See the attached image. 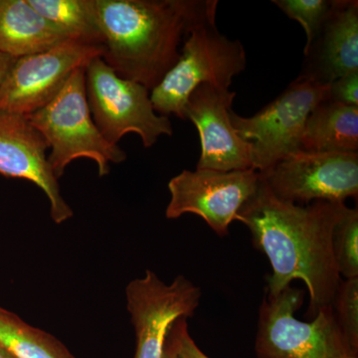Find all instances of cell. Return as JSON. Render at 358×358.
<instances>
[{
	"label": "cell",
	"instance_id": "1",
	"mask_svg": "<svg viewBox=\"0 0 358 358\" xmlns=\"http://www.w3.org/2000/svg\"><path fill=\"white\" fill-rule=\"evenodd\" d=\"M348 208L345 203L317 201L298 205L282 201L260 176L256 192L235 221L248 228L252 242L270 261L267 296H277L301 280L308 289V315L333 303L341 282L333 254V232Z\"/></svg>",
	"mask_w": 358,
	"mask_h": 358
},
{
	"label": "cell",
	"instance_id": "2",
	"mask_svg": "<svg viewBox=\"0 0 358 358\" xmlns=\"http://www.w3.org/2000/svg\"><path fill=\"white\" fill-rule=\"evenodd\" d=\"M102 58L124 79L152 91L180 56L190 28L217 0H95Z\"/></svg>",
	"mask_w": 358,
	"mask_h": 358
},
{
	"label": "cell",
	"instance_id": "3",
	"mask_svg": "<svg viewBox=\"0 0 358 358\" xmlns=\"http://www.w3.org/2000/svg\"><path fill=\"white\" fill-rule=\"evenodd\" d=\"M216 13L217 7L190 28L178 62L150 91V101L157 114L185 120L186 103L197 87L211 84L229 89L233 79L246 68L244 45L219 31Z\"/></svg>",
	"mask_w": 358,
	"mask_h": 358
},
{
	"label": "cell",
	"instance_id": "4",
	"mask_svg": "<svg viewBox=\"0 0 358 358\" xmlns=\"http://www.w3.org/2000/svg\"><path fill=\"white\" fill-rule=\"evenodd\" d=\"M25 117L51 148L48 162L58 179L77 159L94 160L100 176L109 174L110 164L127 159L126 152L106 140L94 122L87 101L85 68L71 75L50 103Z\"/></svg>",
	"mask_w": 358,
	"mask_h": 358
},
{
	"label": "cell",
	"instance_id": "5",
	"mask_svg": "<svg viewBox=\"0 0 358 358\" xmlns=\"http://www.w3.org/2000/svg\"><path fill=\"white\" fill-rule=\"evenodd\" d=\"M303 289L289 286L267 296L259 308L257 358H358L338 326L333 306L322 307L310 322L296 319Z\"/></svg>",
	"mask_w": 358,
	"mask_h": 358
},
{
	"label": "cell",
	"instance_id": "6",
	"mask_svg": "<svg viewBox=\"0 0 358 358\" xmlns=\"http://www.w3.org/2000/svg\"><path fill=\"white\" fill-rule=\"evenodd\" d=\"M87 101L94 122L103 138L117 145L127 134L140 136L145 148L162 136H173L171 120L157 114L150 92L143 85L120 77L102 57L85 68Z\"/></svg>",
	"mask_w": 358,
	"mask_h": 358
},
{
	"label": "cell",
	"instance_id": "7",
	"mask_svg": "<svg viewBox=\"0 0 358 358\" xmlns=\"http://www.w3.org/2000/svg\"><path fill=\"white\" fill-rule=\"evenodd\" d=\"M329 100V85L292 82L274 101L251 117L230 110L233 128L251 143L252 169L261 176L301 150L308 115Z\"/></svg>",
	"mask_w": 358,
	"mask_h": 358
},
{
	"label": "cell",
	"instance_id": "8",
	"mask_svg": "<svg viewBox=\"0 0 358 358\" xmlns=\"http://www.w3.org/2000/svg\"><path fill=\"white\" fill-rule=\"evenodd\" d=\"M103 46L67 40L49 50L15 59L0 87V110L29 115L50 103L79 68L102 57Z\"/></svg>",
	"mask_w": 358,
	"mask_h": 358
},
{
	"label": "cell",
	"instance_id": "9",
	"mask_svg": "<svg viewBox=\"0 0 358 358\" xmlns=\"http://www.w3.org/2000/svg\"><path fill=\"white\" fill-rule=\"evenodd\" d=\"M261 178L282 201L298 205L345 203L346 199H357L358 152L300 150L278 162Z\"/></svg>",
	"mask_w": 358,
	"mask_h": 358
},
{
	"label": "cell",
	"instance_id": "10",
	"mask_svg": "<svg viewBox=\"0 0 358 358\" xmlns=\"http://www.w3.org/2000/svg\"><path fill=\"white\" fill-rule=\"evenodd\" d=\"M260 173L255 169L217 171H183L169 182L171 200L167 219L195 214L203 219L219 237L229 234L230 224L247 200L256 192Z\"/></svg>",
	"mask_w": 358,
	"mask_h": 358
},
{
	"label": "cell",
	"instance_id": "11",
	"mask_svg": "<svg viewBox=\"0 0 358 358\" xmlns=\"http://www.w3.org/2000/svg\"><path fill=\"white\" fill-rule=\"evenodd\" d=\"M126 296L136 336L134 358H162L169 329L181 317L194 315L202 293L185 275L166 284L148 270L143 278L129 282Z\"/></svg>",
	"mask_w": 358,
	"mask_h": 358
},
{
	"label": "cell",
	"instance_id": "12",
	"mask_svg": "<svg viewBox=\"0 0 358 358\" xmlns=\"http://www.w3.org/2000/svg\"><path fill=\"white\" fill-rule=\"evenodd\" d=\"M236 95L223 87L202 84L188 98L185 117L199 131L201 145L196 169L225 173L252 169L251 143L237 134L230 120Z\"/></svg>",
	"mask_w": 358,
	"mask_h": 358
},
{
	"label": "cell",
	"instance_id": "13",
	"mask_svg": "<svg viewBox=\"0 0 358 358\" xmlns=\"http://www.w3.org/2000/svg\"><path fill=\"white\" fill-rule=\"evenodd\" d=\"M48 143L25 115L0 110V174L24 179L43 190L50 203L52 220H69L72 208L62 197L58 178L49 164Z\"/></svg>",
	"mask_w": 358,
	"mask_h": 358
},
{
	"label": "cell",
	"instance_id": "14",
	"mask_svg": "<svg viewBox=\"0 0 358 358\" xmlns=\"http://www.w3.org/2000/svg\"><path fill=\"white\" fill-rule=\"evenodd\" d=\"M303 54L294 81L329 85L358 72L357 0H331L326 20Z\"/></svg>",
	"mask_w": 358,
	"mask_h": 358
},
{
	"label": "cell",
	"instance_id": "15",
	"mask_svg": "<svg viewBox=\"0 0 358 358\" xmlns=\"http://www.w3.org/2000/svg\"><path fill=\"white\" fill-rule=\"evenodd\" d=\"M71 40L37 13L28 0H0V53L34 55Z\"/></svg>",
	"mask_w": 358,
	"mask_h": 358
},
{
	"label": "cell",
	"instance_id": "16",
	"mask_svg": "<svg viewBox=\"0 0 358 358\" xmlns=\"http://www.w3.org/2000/svg\"><path fill=\"white\" fill-rule=\"evenodd\" d=\"M301 152H357L358 107L331 100L319 103L306 122Z\"/></svg>",
	"mask_w": 358,
	"mask_h": 358
},
{
	"label": "cell",
	"instance_id": "17",
	"mask_svg": "<svg viewBox=\"0 0 358 358\" xmlns=\"http://www.w3.org/2000/svg\"><path fill=\"white\" fill-rule=\"evenodd\" d=\"M30 6L71 40L103 46L95 0H28Z\"/></svg>",
	"mask_w": 358,
	"mask_h": 358
},
{
	"label": "cell",
	"instance_id": "18",
	"mask_svg": "<svg viewBox=\"0 0 358 358\" xmlns=\"http://www.w3.org/2000/svg\"><path fill=\"white\" fill-rule=\"evenodd\" d=\"M0 345L14 358H75L60 341L0 307Z\"/></svg>",
	"mask_w": 358,
	"mask_h": 358
},
{
	"label": "cell",
	"instance_id": "19",
	"mask_svg": "<svg viewBox=\"0 0 358 358\" xmlns=\"http://www.w3.org/2000/svg\"><path fill=\"white\" fill-rule=\"evenodd\" d=\"M333 254L339 275L358 278V210L348 207L333 232Z\"/></svg>",
	"mask_w": 358,
	"mask_h": 358
},
{
	"label": "cell",
	"instance_id": "20",
	"mask_svg": "<svg viewBox=\"0 0 358 358\" xmlns=\"http://www.w3.org/2000/svg\"><path fill=\"white\" fill-rule=\"evenodd\" d=\"M272 2L289 20L296 21L303 26L307 37L303 52L307 51L326 20L331 0H273Z\"/></svg>",
	"mask_w": 358,
	"mask_h": 358
},
{
	"label": "cell",
	"instance_id": "21",
	"mask_svg": "<svg viewBox=\"0 0 358 358\" xmlns=\"http://www.w3.org/2000/svg\"><path fill=\"white\" fill-rule=\"evenodd\" d=\"M331 306L341 331L358 352V278L341 280Z\"/></svg>",
	"mask_w": 358,
	"mask_h": 358
},
{
	"label": "cell",
	"instance_id": "22",
	"mask_svg": "<svg viewBox=\"0 0 358 358\" xmlns=\"http://www.w3.org/2000/svg\"><path fill=\"white\" fill-rule=\"evenodd\" d=\"M169 338L173 341L178 358H209L197 346L188 331L187 319L181 317L169 329Z\"/></svg>",
	"mask_w": 358,
	"mask_h": 358
},
{
	"label": "cell",
	"instance_id": "23",
	"mask_svg": "<svg viewBox=\"0 0 358 358\" xmlns=\"http://www.w3.org/2000/svg\"><path fill=\"white\" fill-rule=\"evenodd\" d=\"M329 100L358 107V72L350 73L329 84Z\"/></svg>",
	"mask_w": 358,
	"mask_h": 358
},
{
	"label": "cell",
	"instance_id": "24",
	"mask_svg": "<svg viewBox=\"0 0 358 358\" xmlns=\"http://www.w3.org/2000/svg\"><path fill=\"white\" fill-rule=\"evenodd\" d=\"M14 60L15 59L10 57V56L0 53V87H1L2 82H3L4 78H6L7 72L13 65Z\"/></svg>",
	"mask_w": 358,
	"mask_h": 358
},
{
	"label": "cell",
	"instance_id": "25",
	"mask_svg": "<svg viewBox=\"0 0 358 358\" xmlns=\"http://www.w3.org/2000/svg\"><path fill=\"white\" fill-rule=\"evenodd\" d=\"M162 358H178L173 341H171L169 334H167L166 343H164V352H162Z\"/></svg>",
	"mask_w": 358,
	"mask_h": 358
},
{
	"label": "cell",
	"instance_id": "26",
	"mask_svg": "<svg viewBox=\"0 0 358 358\" xmlns=\"http://www.w3.org/2000/svg\"><path fill=\"white\" fill-rule=\"evenodd\" d=\"M0 358H14L13 355L11 353L7 352L6 348H3L1 345H0Z\"/></svg>",
	"mask_w": 358,
	"mask_h": 358
}]
</instances>
